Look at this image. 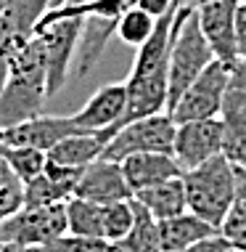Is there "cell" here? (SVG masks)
<instances>
[{"mask_svg":"<svg viewBox=\"0 0 246 252\" xmlns=\"http://www.w3.org/2000/svg\"><path fill=\"white\" fill-rule=\"evenodd\" d=\"M236 8L238 0H215V3L196 5L199 27L212 45L215 56L222 64H236L238 59V43H236Z\"/></svg>","mask_w":246,"mask_h":252,"instance_id":"7c38bea8","label":"cell"},{"mask_svg":"<svg viewBox=\"0 0 246 252\" xmlns=\"http://www.w3.org/2000/svg\"><path fill=\"white\" fill-rule=\"evenodd\" d=\"M204 3H215V0H193V5H204Z\"/></svg>","mask_w":246,"mask_h":252,"instance_id":"d6a6232c","label":"cell"},{"mask_svg":"<svg viewBox=\"0 0 246 252\" xmlns=\"http://www.w3.org/2000/svg\"><path fill=\"white\" fill-rule=\"evenodd\" d=\"M87 19L77 11V5H53L51 11L40 19L35 35L40 37L45 48L48 61V98L56 96L66 85V77L72 72V61L77 56L82 32H85Z\"/></svg>","mask_w":246,"mask_h":252,"instance_id":"7a4b0ae2","label":"cell"},{"mask_svg":"<svg viewBox=\"0 0 246 252\" xmlns=\"http://www.w3.org/2000/svg\"><path fill=\"white\" fill-rule=\"evenodd\" d=\"M0 8H3V0H0Z\"/></svg>","mask_w":246,"mask_h":252,"instance_id":"d590c367","label":"cell"},{"mask_svg":"<svg viewBox=\"0 0 246 252\" xmlns=\"http://www.w3.org/2000/svg\"><path fill=\"white\" fill-rule=\"evenodd\" d=\"M122 173L127 178V186L133 189V196L143 189L159 186L164 181H172L183 175V167L177 165L172 154L162 152H143V154H130L127 159L119 162Z\"/></svg>","mask_w":246,"mask_h":252,"instance_id":"9a60e30c","label":"cell"},{"mask_svg":"<svg viewBox=\"0 0 246 252\" xmlns=\"http://www.w3.org/2000/svg\"><path fill=\"white\" fill-rule=\"evenodd\" d=\"M135 5L143 8L146 13H151L154 19H159V16H164V13L172 8V0H135Z\"/></svg>","mask_w":246,"mask_h":252,"instance_id":"f546056e","label":"cell"},{"mask_svg":"<svg viewBox=\"0 0 246 252\" xmlns=\"http://www.w3.org/2000/svg\"><path fill=\"white\" fill-rule=\"evenodd\" d=\"M64 234H69L66 202L48 204V207H22L16 215L0 223V242L27 250L43 247Z\"/></svg>","mask_w":246,"mask_h":252,"instance_id":"8992f818","label":"cell"},{"mask_svg":"<svg viewBox=\"0 0 246 252\" xmlns=\"http://www.w3.org/2000/svg\"><path fill=\"white\" fill-rule=\"evenodd\" d=\"M215 51L207 43L201 27H199V16H196V5L191 11V16L183 22L180 32L172 35V48H169V61H167V80H169V106L172 109L180 96L196 83V77L207 69L215 61Z\"/></svg>","mask_w":246,"mask_h":252,"instance_id":"277c9868","label":"cell"},{"mask_svg":"<svg viewBox=\"0 0 246 252\" xmlns=\"http://www.w3.org/2000/svg\"><path fill=\"white\" fill-rule=\"evenodd\" d=\"M236 43H238V56L246 61V3H238L236 8Z\"/></svg>","mask_w":246,"mask_h":252,"instance_id":"f1b7e54d","label":"cell"},{"mask_svg":"<svg viewBox=\"0 0 246 252\" xmlns=\"http://www.w3.org/2000/svg\"><path fill=\"white\" fill-rule=\"evenodd\" d=\"M35 252H119V247L114 242L98 239V236H74L64 234L58 239L35 247Z\"/></svg>","mask_w":246,"mask_h":252,"instance_id":"4316f807","label":"cell"},{"mask_svg":"<svg viewBox=\"0 0 246 252\" xmlns=\"http://www.w3.org/2000/svg\"><path fill=\"white\" fill-rule=\"evenodd\" d=\"M72 114L69 117H56V114H37V117L13 125L8 130H0V144L3 146H27V149H40V152H51L58 141L77 135Z\"/></svg>","mask_w":246,"mask_h":252,"instance_id":"4fadbf2b","label":"cell"},{"mask_svg":"<svg viewBox=\"0 0 246 252\" xmlns=\"http://www.w3.org/2000/svg\"><path fill=\"white\" fill-rule=\"evenodd\" d=\"M225 250H230V244L225 242L220 234H215V236H209V239H204L199 244H191V247L177 250V252H225Z\"/></svg>","mask_w":246,"mask_h":252,"instance_id":"83f0119b","label":"cell"},{"mask_svg":"<svg viewBox=\"0 0 246 252\" xmlns=\"http://www.w3.org/2000/svg\"><path fill=\"white\" fill-rule=\"evenodd\" d=\"M74 196H82V199H90L98 204H111L133 199V189L127 186V178L122 173L119 162L101 157V159H95L93 165L82 170L77 186H74Z\"/></svg>","mask_w":246,"mask_h":252,"instance_id":"5bb4252c","label":"cell"},{"mask_svg":"<svg viewBox=\"0 0 246 252\" xmlns=\"http://www.w3.org/2000/svg\"><path fill=\"white\" fill-rule=\"evenodd\" d=\"M220 154H222V122H220V117L191 120V122H180L177 125L172 157L177 159V165L183 167V173L199 167Z\"/></svg>","mask_w":246,"mask_h":252,"instance_id":"8fae6325","label":"cell"},{"mask_svg":"<svg viewBox=\"0 0 246 252\" xmlns=\"http://www.w3.org/2000/svg\"><path fill=\"white\" fill-rule=\"evenodd\" d=\"M220 236L233 250L246 252V167H236L233 204H230L228 215L220 226Z\"/></svg>","mask_w":246,"mask_h":252,"instance_id":"ffe728a7","label":"cell"},{"mask_svg":"<svg viewBox=\"0 0 246 252\" xmlns=\"http://www.w3.org/2000/svg\"><path fill=\"white\" fill-rule=\"evenodd\" d=\"M159 234H162V252H177L186 250L191 244H199L209 236L220 234L212 223L201 220L193 213H183L175 218H164L159 220Z\"/></svg>","mask_w":246,"mask_h":252,"instance_id":"2e32d148","label":"cell"},{"mask_svg":"<svg viewBox=\"0 0 246 252\" xmlns=\"http://www.w3.org/2000/svg\"><path fill=\"white\" fill-rule=\"evenodd\" d=\"M228 80H230V66L222 64L220 59H215L196 77V83L180 96V101L169 109L172 120L180 125V122H191V120L220 117L222 98H225V91H228Z\"/></svg>","mask_w":246,"mask_h":252,"instance_id":"ba28073f","label":"cell"},{"mask_svg":"<svg viewBox=\"0 0 246 252\" xmlns=\"http://www.w3.org/2000/svg\"><path fill=\"white\" fill-rule=\"evenodd\" d=\"M154 27H156V19L151 13H146L143 8H138V5H133L130 11L122 13V19L117 24V37L125 45H130V48H140V45L151 37Z\"/></svg>","mask_w":246,"mask_h":252,"instance_id":"cb8c5ba5","label":"cell"},{"mask_svg":"<svg viewBox=\"0 0 246 252\" xmlns=\"http://www.w3.org/2000/svg\"><path fill=\"white\" fill-rule=\"evenodd\" d=\"M0 252H3V242H0Z\"/></svg>","mask_w":246,"mask_h":252,"instance_id":"e575fe53","label":"cell"},{"mask_svg":"<svg viewBox=\"0 0 246 252\" xmlns=\"http://www.w3.org/2000/svg\"><path fill=\"white\" fill-rule=\"evenodd\" d=\"M225 252H241V250H233V247H230V250H225Z\"/></svg>","mask_w":246,"mask_h":252,"instance_id":"836d02e7","label":"cell"},{"mask_svg":"<svg viewBox=\"0 0 246 252\" xmlns=\"http://www.w3.org/2000/svg\"><path fill=\"white\" fill-rule=\"evenodd\" d=\"M133 223H135L133 199L104 204V239H106V242H114V244L122 242V239L130 234Z\"/></svg>","mask_w":246,"mask_h":252,"instance_id":"d4e9b609","label":"cell"},{"mask_svg":"<svg viewBox=\"0 0 246 252\" xmlns=\"http://www.w3.org/2000/svg\"><path fill=\"white\" fill-rule=\"evenodd\" d=\"M51 5L53 0H3V8H0V91L8 80L13 59L35 37L40 19L51 11Z\"/></svg>","mask_w":246,"mask_h":252,"instance_id":"5b68a950","label":"cell"},{"mask_svg":"<svg viewBox=\"0 0 246 252\" xmlns=\"http://www.w3.org/2000/svg\"><path fill=\"white\" fill-rule=\"evenodd\" d=\"M133 207H135V223L125 239L117 242L119 252H162L159 220L135 196H133Z\"/></svg>","mask_w":246,"mask_h":252,"instance_id":"d6986e66","label":"cell"},{"mask_svg":"<svg viewBox=\"0 0 246 252\" xmlns=\"http://www.w3.org/2000/svg\"><path fill=\"white\" fill-rule=\"evenodd\" d=\"M238 3H246V0H238Z\"/></svg>","mask_w":246,"mask_h":252,"instance_id":"8d00e7d4","label":"cell"},{"mask_svg":"<svg viewBox=\"0 0 246 252\" xmlns=\"http://www.w3.org/2000/svg\"><path fill=\"white\" fill-rule=\"evenodd\" d=\"M48 98V61L45 48L35 35L13 59L8 80L0 91V130L32 120Z\"/></svg>","mask_w":246,"mask_h":252,"instance_id":"6da1fadb","label":"cell"},{"mask_svg":"<svg viewBox=\"0 0 246 252\" xmlns=\"http://www.w3.org/2000/svg\"><path fill=\"white\" fill-rule=\"evenodd\" d=\"M143 207L151 213L156 220H164V218H175V215H183L188 213V199H186V183H183V175L180 178H172V181H164L159 186H151V189H143V191L135 194Z\"/></svg>","mask_w":246,"mask_h":252,"instance_id":"e0dca14e","label":"cell"},{"mask_svg":"<svg viewBox=\"0 0 246 252\" xmlns=\"http://www.w3.org/2000/svg\"><path fill=\"white\" fill-rule=\"evenodd\" d=\"M64 3H69V5H80V3H87V0H53V5H64ZM51 5V8H53Z\"/></svg>","mask_w":246,"mask_h":252,"instance_id":"1f68e13d","label":"cell"},{"mask_svg":"<svg viewBox=\"0 0 246 252\" xmlns=\"http://www.w3.org/2000/svg\"><path fill=\"white\" fill-rule=\"evenodd\" d=\"M0 157L8 162V167L22 178V183L37 178L48 165V154L40 149H27V146H3L0 144Z\"/></svg>","mask_w":246,"mask_h":252,"instance_id":"603a6c76","label":"cell"},{"mask_svg":"<svg viewBox=\"0 0 246 252\" xmlns=\"http://www.w3.org/2000/svg\"><path fill=\"white\" fill-rule=\"evenodd\" d=\"M175 133H177V122L172 120V114H169V112L135 120V122H130V125H125L106 144L104 159L122 162V159H127L130 154H143V152L172 154Z\"/></svg>","mask_w":246,"mask_h":252,"instance_id":"52a82bcc","label":"cell"},{"mask_svg":"<svg viewBox=\"0 0 246 252\" xmlns=\"http://www.w3.org/2000/svg\"><path fill=\"white\" fill-rule=\"evenodd\" d=\"M188 213L199 215L220 231L236 191V165L225 154L183 173Z\"/></svg>","mask_w":246,"mask_h":252,"instance_id":"3957f363","label":"cell"},{"mask_svg":"<svg viewBox=\"0 0 246 252\" xmlns=\"http://www.w3.org/2000/svg\"><path fill=\"white\" fill-rule=\"evenodd\" d=\"M66 226L74 236H98L104 239V204L72 196L66 199Z\"/></svg>","mask_w":246,"mask_h":252,"instance_id":"44dd1931","label":"cell"},{"mask_svg":"<svg viewBox=\"0 0 246 252\" xmlns=\"http://www.w3.org/2000/svg\"><path fill=\"white\" fill-rule=\"evenodd\" d=\"M104 149H106V144L98 135L77 133V135H69V138L58 141L48 152V159L56 162V165H66V167H87L95 159L104 157Z\"/></svg>","mask_w":246,"mask_h":252,"instance_id":"ac0fdd59","label":"cell"},{"mask_svg":"<svg viewBox=\"0 0 246 252\" xmlns=\"http://www.w3.org/2000/svg\"><path fill=\"white\" fill-rule=\"evenodd\" d=\"M24 207V183L0 157V223Z\"/></svg>","mask_w":246,"mask_h":252,"instance_id":"484cf974","label":"cell"},{"mask_svg":"<svg viewBox=\"0 0 246 252\" xmlns=\"http://www.w3.org/2000/svg\"><path fill=\"white\" fill-rule=\"evenodd\" d=\"M222 154L236 167H246V61L230 64L228 91L222 98Z\"/></svg>","mask_w":246,"mask_h":252,"instance_id":"9c48e42d","label":"cell"},{"mask_svg":"<svg viewBox=\"0 0 246 252\" xmlns=\"http://www.w3.org/2000/svg\"><path fill=\"white\" fill-rule=\"evenodd\" d=\"M3 252H35V250H27V247H13V244H3Z\"/></svg>","mask_w":246,"mask_h":252,"instance_id":"4dcf8cb0","label":"cell"},{"mask_svg":"<svg viewBox=\"0 0 246 252\" xmlns=\"http://www.w3.org/2000/svg\"><path fill=\"white\" fill-rule=\"evenodd\" d=\"M125 106H127L125 80L122 83H109L104 88H98L85 101V106L77 114H72V120L80 133L98 135L104 144H109L114 138V133H117V125H119L122 114H125Z\"/></svg>","mask_w":246,"mask_h":252,"instance_id":"30bf717a","label":"cell"},{"mask_svg":"<svg viewBox=\"0 0 246 252\" xmlns=\"http://www.w3.org/2000/svg\"><path fill=\"white\" fill-rule=\"evenodd\" d=\"M72 196H74L72 189H66V186H61L58 181H53L45 170L37 178L24 183V207H48V204L66 202V199H72Z\"/></svg>","mask_w":246,"mask_h":252,"instance_id":"7402d4cb","label":"cell"}]
</instances>
